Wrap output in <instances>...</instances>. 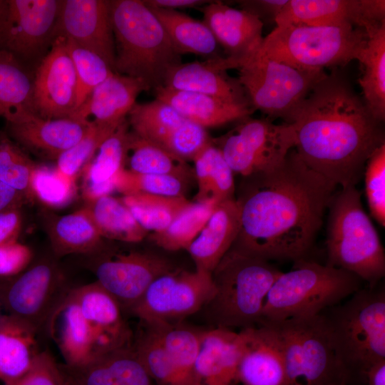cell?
<instances>
[{
	"instance_id": "6da1fadb",
	"label": "cell",
	"mask_w": 385,
	"mask_h": 385,
	"mask_svg": "<svg viewBox=\"0 0 385 385\" xmlns=\"http://www.w3.org/2000/svg\"><path fill=\"white\" fill-rule=\"evenodd\" d=\"M337 187L291 150L277 166L243 178L231 248L270 262L307 259Z\"/></svg>"
},
{
	"instance_id": "7a4b0ae2",
	"label": "cell",
	"mask_w": 385,
	"mask_h": 385,
	"mask_svg": "<svg viewBox=\"0 0 385 385\" xmlns=\"http://www.w3.org/2000/svg\"><path fill=\"white\" fill-rule=\"evenodd\" d=\"M380 122L342 76L327 75L296 111V152L337 186H356L372 153L385 143Z\"/></svg>"
},
{
	"instance_id": "3957f363",
	"label": "cell",
	"mask_w": 385,
	"mask_h": 385,
	"mask_svg": "<svg viewBox=\"0 0 385 385\" xmlns=\"http://www.w3.org/2000/svg\"><path fill=\"white\" fill-rule=\"evenodd\" d=\"M115 42L114 72L163 86L168 73L180 64L161 23L143 1H108Z\"/></svg>"
},
{
	"instance_id": "277c9868",
	"label": "cell",
	"mask_w": 385,
	"mask_h": 385,
	"mask_svg": "<svg viewBox=\"0 0 385 385\" xmlns=\"http://www.w3.org/2000/svg\"><path fill=\"white\" fill-rule=\"evenodd\" d=\"M282 272L270 261L230 248L211 273L214 294L199 313L210 327L259 325L267 295Z\"/></svg>"
},
{
	"instance_id": "5b68a950",
	"label": "cell",
	"mask_w": 385,
	"mask_h": 385,
	"mask_svg": "<svg viewBox=\"0 0 385 385\" xmlns=\"http://www.w3.org/2000/svg\"><path fill=\"white\" fill-rule=\"evenodd\" d=\"M329 336L349 383L385 359L384 288H361L322 313Z\"/></svg>"
},
{
	"instance_id": "8992f818",
	"label": "cell",
	"mask_w": 385,
	"mask_h": 385,
	"mask_svg": "<svg viewBox=\"0 0 385 385\" xmlns=\"http://www.w3.org/2000/svg\"><path fill=\"white\" fill-rule=\"evenodd\" d=\"M362 282L342 269L307 259L294 262L271 287L260 324L319 315L359 290Z\"/></svg>"
},
{
	"instance_id": "52a82bcc",
	"label": "cell",
	"mask_w": 385,
	"mask_h": 385,
	"mask_svg": "<svg viewBox=\"0 0 385 385\" xmlns=\"http://www.w3.org/2000/svg\"><path fill=\"white\" fill-rule=\"evenodd\" d=\"M327 210L326 265L356 274L369 288L376 287L385 274V253L361 192L356 186L341 188Z\"/></svg>"
},
{
	"instance_id": "ba28073f",
	"label": "cell",
	"mask_w": 385,
	"mask_h": 385,
	"mask_svg": "<svg viewBox=\"0 0 385 385\" xmlns=\"http://www.w3.org/2000/svg\"><path fill=\"white\" fill-rule=\"evenodd\" d=\"M366 39V31L350 24L276 26L260 48L269 58L294 68L324 70L352 60Z\"/></svg>"
},
{
	"instance_id": "9c48e42d",
	"label": "cell",
	"mask_w": 385,
	"mask_h": 385,
	"mask_svg": "<svg viewBox=\"0 0 385 385\" xmlns=\"http://www.w3.org/2000/svg\"><path fill=\"white\" fill-rule=\"evenodd\" d=\"M262 324L271 325L279 336L287 385H349L322 314Z\"/></svg>"
},
{
	"instance_id": "30bf717a",
	"label": "cell",
	"mask_w": 385,
	"mask_h": 385,
	"mask_svg": "<svg viewBox=\"0 0 385 385\" xmlns=\"http://www.w3.org/2000/svg\"><path fill=\"white\" fill-rule=\"evenodd\" d=\"M238 81L251 106L270 118L292 124L302 101L327 74L273 60L260 51L239 69Z\"/></svg>"
},
{
	"instance_id": "8fae6325",
	"label": "cell",
	"mask_w": 385,
	"mask_h": 385,
	"mask_svg": "<svg viewBox=\"0 0 385 385\" xmlns=\"http://www.w3.org/2000/svg\"><path fill=\"white\" fill-rule=\"evenodd\" d=\"M222 136L212 139L234 173L242 178L279 165L295 146L292 124L246 117Z\"/></svg>"
},
{
	"instance_id": "7c38bea8",
	"label": "cell",
	"mask_w": 385,
	"mask_h": 385,
	"mask_svg": "<svg viewBox=\"0 0 385 385\" xmlns=\"http://www.w3.org/2000/svg\"><path fill=\"white\" fill-rule=\"evenodd\" d=\"M61 0H0V49L31 67L55 39Z\"/></svg>"
},
{
	"instance_id": "4fadbf2b",
	"label": "cell",
	"mask_w": 385,
	"mask_h": 385,
	"mask_svg": "<svg viewBox=\"0 0 385 385\" xmlns=\"http://www.w3.org/2000/svg\"><path fill=\"white\" fill-rule=\"evenodd\" d=\"M69 290L58 267L52 261L41 260L0 282V307L38 333L47 332L52 314Z\"/></svg>"
},
{
	"instance_id": "5bb4252c",
	"label": "cell",
	"mask_w": 385,
	"mask_h": 385,
	"mask_svg": "<svg viewBox=\"0 0 385 385\" xmlns=\"http://www.w3.org/2000/svg\"><path fill=\"white\" fill-rule=\"evenodd\" d=\"M214 291L211 273L176 268L153 280L131 313L143 323L184 321L198 313Z\"/></svg>"
},
{
	"instance_id": "9a60e30c",
	"label": "cell",
	"mask_w": 385,
	"mask_h": 385,
	"mask_svg": "<svg viewBox=\"0 0 385 385\" xmlns=\"http://www.w3.org/2000/svg\"><path fill=\"white\" fill-rule=\"evenodd\" d=\"M96 255V282L117 301L123 312L130 313L153 280L176 269L167 258L148 251L104 247Z\"/></svg>"
},
{
	"instance_id": "2e32d148",
	"label": "cell",
	"mask_w": 385,
	"mask_h": 385,
	"mask_svg": "<svg viewBox=\"0 0 385 385\" xmlns=\"http://www.w3.org/2000/svg\"><path fill=\"white\" fill-rule=\"evenodd\" d=\"M128 115L133 133L186 161L192 160L212 139L205 128L157 99L136 103Z\"/></svg>"
},
{
	"instance_id": "e0dca14e",
	"label": "cell",
	"mask_w": 385,
	"mask_h": 385,
	"mask_svg": "<svg viewBox=\"0 0 385 385\" xmlns=\"http://www.w3.org/2000/svg\"><path fill=\"white\" fill-rule=\"evenodd\" d=\"M77 78L65 48V38H55L34 71V105L44 118H71L76 106Z\"/></svg>"
},
{
	"instance_id": "ac0fdd59",
	"label": "cell",
	"mask_w": 385,
	"mask_h": 385,
	"mask_svg": "<svg viewBox=\"0 0 385 385\" xmlns=\"http://www.w3.org/2000/svg\"><path fill=\"white\" fill-rule=\"evenodd\" d=\"M57 36L96 53L114 72L115 42L108 1L61 0L55 29Z\"/></svg>"
},
{
	"instance_id": "d6986e66",
	"label": "cell",
	"mask_w": 385,
	"mask_h": 385,
	"mask_svg": "<svg viewBox=\"0 0 385 385\" xmlns=\"http://www.w3.org/2000/svg\"><path fill=\"white\" fill-rule=\"evenodd\" d=\"M198 9L203 22L224 48L230 69H239L261 48L263 22L257 16L220 1H210Z\"/></svg>"
},
{
	"instance_id": "ffe728a7",
	"label": "cell",
	"mask_w": 385,
	"mask_h": 385,
	"mask_svg": "<svg viewBox=\"0 0 385 385\" xmlns=\"http://www.w3.org/2000/svg\"><path fill=\"white\" fill-rule=\"evenodd\" d=\"M236 381L242 385H287L279 336L268 324L240 329Z\"/></svg>"
},
{
	"instance_id": "44dd1931",
	"label": "cell",
	"mask_w": 385,
	"mask_h": 385,
	"mask_svg": "<svg viewBox=\"0 0 385 385\" xmlns=\"http://www.w3.org/2000/svg\"><path fill=\"white\" fill-rule=\"evenodd\" d=\"M90 124L91 120L49 119L35 115L19 122L6 123L5 132L24 151L56 160L86 134Z\"/></svg>"
},
{
	"instance_id": "7402d4cb",
	"label": "cell",
	"mask_w": 385,
	"mask_h": 385,
	"mask_svg": "<svg viewBox=\"0 0 385 385\" xmlns=\"http://www.w3.org/2000/svg\"><path fill=\"white\" fill-rule=\"evenodd\" d=\"M66 385H156L132 344L108 351L78 366L60 364Z\"/></svg>"
},
{
	"instance_id": "603a6c76",
	"label": "cell",
	"mask_w": 385,
	"mask_h": 385,
	"mask_svg": "<svg viewBox=\"0 0 385 385\" xmlns=\"http://www.w3.org/2000/svg\"><path fill=\"white\" fill-rule=\"evenodd\" d=\"M92 328L102 354L132 344V334L117 301L97 282L71 289Z\"/></svg>"
},
{
	"instance_id": "cb8c5ba5",
	"label": "cell",
	"mask_w": 385,
	"mask_h": 385,
	"mask_svg": "<svg viewBox=\"0 0 385 385\" xmlns=\"http://www.w3.org/2000/svg\"><path fill=\"white\" fill-rule=\"evenodd\" d=\"M150 89L142 79L113 72L96 86L71 118L117 128L136 104L140 93Z\"/></svg>"
},
{
	"instance_id": "d4e9b609",
	"label": "cell",
	"mask_w": 385,
	"mask_h": 385,
	"mask_svg": "<svg viewBox=\"0 0 385 385\" xmlns=\"http://www.w3.org/2000/svg\"><path fill=\"white\" fill-rule=\"evenodd\" d=\"M226 71L227 66L222 56L208 58L202 62L181 63L168 73L163 86L251 106L237 78L227 76Z\"/></svg>"
},
{
	"instance_id": "484cf974",
	"label": "cell",
	"mask_w": 385,
	"mask_h": 385,
	"mask_svg": "<svg viewBox=\"0 0 385 385\" xmlns=\"http://www.w3.org/2000/svg\"><path fill=\"white\" fill-rule=\"evenodd\" d=\"M47 332L59 349L66 365L81 366L102 355L97 338L71 289L52 314Z\"/></svg>"
},
{
	"instance_id": "4316f807",
	"label": "cell",
	"mask_w": 385,
	"mask_h": 385,
	"mask_svg": "<svg viewBox=\"0 0 385 385\" xmlns=\"http://www.w3.org/2000/svg\"><path fill=\"white\" fill-rule=\"evenodd\" d=\"M240 351L238 332L206 328L193 366L195 385H232L236 381Z\"/></svg>"
},
{
	"instance_id": "83f0119b",
	"label": "cell",
	"mask_w": 385,
	"mask_h": 385,
	"mask_svg": "<svg viewBox=\"0 0 385 385\" xmlns=\"http://www.w3.org/2000/svg\"><path fill=\"white\" fill-rule=\"evenodd\" d=\"M240 225V208L236 199L217 202L207 222L186 250L195 270L212 273L232 246Z\"/></svg>"
},
{
	"instance_id": "f1b7e54d",
	"label": "cell",
	"mask_w": 385,
	"mask_h": 385,
	"mask_svg": "<svg viewBox=\"0 0 385 385\" xmlns=\"http://www.w3.org/2000/svg\"><path fill=\"white\" fill-rule=\"evenodd\" d=\"M155 99L167 103L188 120L204 128L223 125L250 116L252 106L235 104L198 93L165 86L155 88Z\"/></svg>"
},
{
	"instance_id": "f546056e",
	"label": "cell",
	"mask_w": 385,
	"mask_h": 385,
	"mask_svg": "<svg viewBox=\"0 0 385 385\" xmlns=\"http://www.w3.org/2000/svg\"><path fill=\"white\" fill-rule=\"evenodd\" d=\"M34 72L13 54L0 49V117L16 123L37 115L34 105Z\"/></svg>"
},
{
	"instance_id": "4dcf8cb0",
	"label": "cell",
	"mask_w": 385,
	"mask_h": 385,
	"mask_svg": "<svg viewBox=\"0 0 385 385\" xmlns=\"http://www.w3.org/2000/svg\"><path fill=\"white\" fill-rule=\"evenodd\" d=\"M38 334L23 320L0 314V381L4 384L22 376L41 351Z\"/></svg>"
},
{
	"instance_id": "1f68e13d",
	"label": "cell",
	"mask_w": 385,
	"mask_h": 385,
	"mask_svg": "<svg viewBox=\"0 0 385 385\" xmlns=\"http://www.w3.org/2000/svg\"><path fill=\"white\" fill-rule=\"evenodd\" d=\"M365 31L366 39L356 58L362 71L359 83L367 108L382 123L385 119V23Z\"/></svg>"
},
{
	"instance_id": "d6a6232c",
	"label": "cell",
	"mask_w": 385,
	"mask_h": 385,
	"mask_svg": "<svg viewBox=\"0 0 385 385\" xmlns=\"http://www.w3.org/2000/svg\"><path fill=\"white\" fill-rule=\"evenodd\" d=\"M344 24L362 29L360 0H287L275 20L276 26Z\"/></svg>"
},
{
	"instance_id": "836d02e7",
	"label": "cell",
	"mask_w": 385,
	"mask_h": 385,
	"mask_svg": "<svg viewBox=\"0 0 385 385\" xmlns=\"http://www.w3.org/2000/svg\"><path fill=\"white\" fill-rule=\"evenodd\" d=\"M48 234L52 250L59 257L96 255L105 247L103 238L84 207L52 219L48 226Z\"/></svg>"
},
{
	"instance_id": "e575fe53",
	"label": "cell",
	"mask_w": 385,
	"mask_h": 385,
	"mask_svg": "<svg viewBox=\"0 0 385 385\" xmlns=\"http://www.w3.org/2000/svg\"><path fill=\"white\" fill-rule=\"evenodd\" d=\"M148 7L161 23L173 46L180 55L192 53L209 58L220 56L217 54L219 44L203 21L178 10Z\"/></svg>"
},
{
	"instance_id": "d590c367",
	"label": "cell",
	"mask_w": 385,
	"mask_h": 385,
	"mask_svg": "<svg viewBox=\"0 0 385 385\" xmlns=\"http://www.w3.org/2000/svg\"><path fill=\"white\" fill-rule=\"evenodd\" d=\"M156 335L188 385H195L193 366L206 328L177 322L143 323Z\"/></svg>"
},
{
	"instance_id": "8d00e7d4",
	"label": "cell",
	"mask_w": 385,
	"mask_h": 385,
	"mask_svg": "<svg viewBox=\"0 0 385 385\" xmlns=\"http://www.w3.org/2000/svg\"><path fill=\"white\" fill-rule=\"evenodd\" d=\"M197 183L195 202L235 198L234 173L212 139L192 159Z\"/></svg>"
},
{
	"instance_id": "74e56055",
	"label": "cell",
	"mask_w": 385,
	"mask_h": 385,
	"mask_svg": "<svg viewBox=\"0 0 385 385\" xmlns=\"http://www.w3.org/2000/svg\"><path fill=\"white\" fill-rule=\"evenodd\" d=\"M84 207L103 239L138 243L148 236L120 198L104 196L86 202Z\"/></svg>"
},
{
	"instance_id": "f35d334b",
	"label": "cell",
	"mask_w": 385,
	"mask_h": 385,
	"mask_svg": "<svg viewBox=\"0 0 385 385\" xmlns=\"http://www.w3.org/2000/svg\"><path fill=\"white\" fill-rule=\"evenodd\" d=\"M124 168L137 173L172 175L185 181L195 176L186 160L133 132Z\"/></svg>"
},
{
	"instance_id": "ab89813d",
	"label": "cell",
	"mask_w": 385,
	"mask_h": 385,
	"mask_svg": "<svg viewBox=\"0 0 385 385\" xmlns=\"http://www.w3.org/2000/svg\"><path fill=\"white\" fill-rule=\"evenodd\" d=\"M128 127L125 119L101 143L81 174L83 184L115 182L125 167L130 135Z\"/></svg>"
},
{
	"instance_id": "60d3db41",
	"label": "cell",
	"mask_w": 385,
	"mask_h": 385,
	"mask_svg": "<svg viewBox=\"0 0 385 385\" xmlns=\"http://www.w3.org/2000/svg\"><path fill=\"white\" fill-rule=\"evenodd\" d=\"M122 202L148 232L165 230L190 202L185 196L151 194L123 195Z\"/></svg>"
},
{
	"instance_id": "b9f144b4",
	"label": "cell",
	"mask_w": 385,
	"mask_h": 385,
	"mask_svg": "<svg viewBox=\"0 0 385 385\" xmlns=\"http://www.w3.org/2000/svg\"><path fill=\"white\" fill-rule=\"evenodd\" d=\"M217 203L215 200L191 202L165 230L151 233L150 240L168 251L186 250L207 222Z\"/></svg>"
},
{
	"instance_id": "7bdbcfd3",
	"label": "cell",
	"mask_w": 385,
	"mask_h": 385,
	"mask_svg": "<svg viewBox=\"0 0 385 385\" xmlns=\"http://www.w3.org/2000/svg\"><path fill=\"white\" fill-rule=\"evenodd\" d=\"M142 324L132 347L153 382L156 385H188L154 332Z\"/></svg>"
},
{
	"instance_id": "ee69618b",
	"label": "cell",
	"mask_w": 385,
	"mask_h": 385,
	"mask_svg": "<svg viewBox=\"0 0 385 385\" xmlns=\"http://www.w3.org/2000/svg\"><path fill=\"white\" fill-rule=\"evenodd\" d=\"M76 193V181L62 174L56 166L36 164L30 180V198L58 209L70 204Z\"/></svg>"
},
{
	"instance_id": "f6af8a7d",
	"label": "cell",
	"mask_w": 385,
	"mask_h": 385,
	"mask_svg": "<svg viewBox=\"0 0 385 385\" xmlns=\"http://www.w3.org/2000/svg\"><path fill=\"white\" fill-rule=\"evenodd\" d=\"M65 48L73 62L77 78L74 113L93 90L113 71L100 56L70 39L65 38Z\"/></svg>"
},
{
	"instance_id": "bcb514c9",
	"label": "cell",
	"mask_w": 385,
	"mask_h": 385,
	"mask_svg": "<svg viewBox=\"0 0 385 385\" xmlns=\"http://www.w3.org/2000/svg\"><path fill=\"white\" fill-rule=\"evenodd\" d=\"M36 164L28 153L0 132V182L24 194L29 200L30 180Z\"/></svg>"
},
{
	"instance_id": "7dc6e473",
	"label": "cell",
	"mask_w": 385,
	"mask_h": 385,
	"mask_svg": "<svg viewBox=\"0 0 385 385\" xmlns=\"http://www.w3.org/2000/svg\"><path fill=\"white\" fill-rule=\"evenodd\" d=\"M117 128L99 125L91 120L86 134L58 157L55 166L62 174L76 181L101 143Z\"/></svg>"
},
{
	"instance_id": "c3c4849f",
	"label": "cell",
	"mask_w": 385,
	"mask_h": 385,
	"mask_svg": "<svg viewBox=\"0 0 385 385\" xmlns=\"http://www.w3.org/2000/svg\"><path fill=\"white\" fill-rule=\"evenodd\" d=\"M185 182L172 175L137 173L123 168L115 177V186L123 195L143 193L185 196Z\"/></svg>"
},
{
	"instance_id": "681fc988",
	"label": "cell",
	"mask_w": 385,
	"mask_h": 385,
	"mask_svg": "<svg viewBox=\"0 0 385 385\" xmlns=\"http://www.w3.org/2000/svg\"><path fill=\"white\" fill-rule=\"evenodd\" d=\"M365 192L371 216L385 226V143L368 159L364 173Z\"/></svg>"
},
{
	"instance_id": "f907efd6",
	"label": "cell",
	"mask_w": 385,
	"mask_h": 385,
	"mask_svg": "<svg viewBox=\"0 0 385 385\" xmlns=\"http://www.w3.org/2000/svg\"><path fill=\"white\" fill-rule=\"evenodd\" d=\"M4 385H66L60 364L48 351H41L20 377Z\"/></svg>"
},
{
	"instance_id": "816d5d0a",
	"label": "cell",
	"mask_w": 385,
	"mask_h": 385,
	"mask_svg": "<svg viewBox=\"0 0 385 385\" xmlns=\"http://www.w3.org/2000/svg\"><path fill=\"white\" fill-rule=\"evenodd\" d=\"M33 259L31 249L18 240L0 246V279L16 277L26 270Z\"/></svg>"
},
{
	"instance_id": "f5cc1de1",
	"label": "cell",
	"mask_w": 385,
	"mask_h": 385,
	"mask_svg": "<svg viewBox=\"0 0 385 385\" xmlns=\"http://www.w3.org/2000/svg\"><path fill=\"white\" fill-rule=\"evenodd\" d=\"M287 0L238 1L242 9L257 16L262 22H274Z\"/></svg>"
},
{
	"instance_id": "db71d44e",
	"label": "cell",
	"mask_w": 385,
	"mask_h": 385,
	"mask_svg": "<svg viewBox=\"0 0 385 385\" xmlns=\"http://www.w3.org/2000/svg\"><path fill=\"white\" fill-rule=\"evenodd\" d=\"M22 227L21 208L0 212V246L18 240Z\"/></svg>"
},
{
	"instance_id": "11a10c76",
	"label": "cell",
	"mask_w": 385,
	"mask_h": 385,
	"mask_svg": "<svg viewBox=\"0 0 385 385\" xmlns=\"http://www.w3.org/2000/svg\"><path fill=\"white\" fill-rule=\"evenodd\" d=\"M29 200L24 194L0 182V212L12 208H21Z\"/></svg>"
},
{
	"instance_id": "9f6ffc18",
	"label": "cell",
	"mask_w": 385,
	"mask_h": 385,
	"mask_svg": "<svg viewBox=\"0 0 385 385\" xmlns=\"http://www.w3.org/2000/svg\"><path fill=\"white\" fill-rule=\"evenodd\" d=\"M143 1L148 6L174 10L183 8L198 9L210 2V1L205 0H148Z\"/></svg>"
},
{
	"instance_id": "6f0895ef",
	"label": "cell",
	"mask_w": 385,
	"mask_h": 385,
	"mask_svg": "<svg viewBox=\"0 0 385 385\" xmlns=\"http://www.w3.org/2000/svg\"><path fill=\"white\" fill-rule=\"evenodd\" d=\"M362 381L366 385H385V359L371 366L364 374Z\"/></svg>"
}]
</instances>
